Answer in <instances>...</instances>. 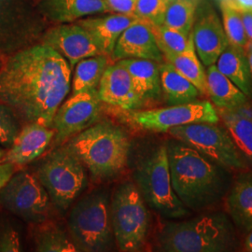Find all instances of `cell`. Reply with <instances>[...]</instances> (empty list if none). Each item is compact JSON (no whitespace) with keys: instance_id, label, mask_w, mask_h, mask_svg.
<instances>
[{"instance_id":"4dcf8cb0","label":"cell","mask_w":252,"mask_h":252,"mask_svg":"<svg viewBox=\"0 0 252 252\" xmlns=\"http://www.w3.org/2000/svg\"><path fill=\"white\" fill-rule=\"evenodd\" d=\"M150 25L162 56L166 54H181L188 49L191 37L190 34L187 36L179 30L164 25H154L152 23Z\"/></svg>"},{"instance_id":"f6af8a7d","label":"cell","mask_w":252,"mask_h":252,"mask_svg":"<svg viewBox=\"0 0 252 252\" xmlns=\"http://www.w3.org/2000/svg\"><path fill=\"white\" fill-rule=\"evenodd\" d=\"M1 149H3V147H0V150H1Z\"/></svg>"},{"instance_id":"7c38bea8","label":"cell","mask_w":252,"mask_h":252,"mask_svg":"<svg viewBox=\"0 0 252 252\" xmlns=\"http://www.w3.org/2000/svg\"><path fill=\"white\" fill-rule=\"evenodd\" d=\"M126 122L145 131L164 133L176 126L196 123H220L216 107L207 100L168 106L166 108L125 111Z\"/></svg>"},{"instance_id":"8d00e7d4","label":"cell","mask_w":252,"mask_h":252,"mask_svg":"<svg viewBox=\"0 0 252 252\" xmlns=\"http://www.w3.org/2000/svg\"><path fill=\"white\" fill-rule=\"evenodd\" d=\"M17 171V166L10 162H0V189H2Z\"/></svg>"},{"instance_id":"b9f144b4","label":"cell","mask_w":252,"mask_h":252,"mask_svg":"<svg viewBox=\"0 0 252 252\" xmlns=\"http://www.w3.org/2000/svg\"><path fill=\"white\" fill-rule=\"evenodd\" d=\"M216 1L219 3L220 7H221V6H229V7H233V8H235V9H239L235 0H216Z\"/></svg>"},{"instance_id":"4fadbf2b","label":"cell","mask_w":252,"mask_h":252,"mask_svg":"<svg viewBox=\"0 0 252 252\" xmlns=\"http://www.w3.org/2000/svg\"><path fill=\"white\" fill-rule=\"evenodd\" d=\"M102 105L97 90L75 94L63 102L53 120L54 148L94 125L99 120Z\"/></svg>"},{"instance_id":"3957f363","label":"cell","mask_w":252,"mask_h":252,"mask_svg":"<svg viewBox=\"0 0 252 252\" xmlns=\"http://www.w3.org/2000/svg\"><path fill=\"white\" fill-rule=\"evenodd\" d=\"M65 145L96 182L114 180L126 170L131 147L125 130L110 122L93 125Z\"/></svg>"},{"instance_id":"44dd1931","label":"cell","mask_w":252,"mask_h":252,"mask_svg":"<svg viewBox=\"0 0 252 252\" xmlns=\"http://www.w3.org/2000/svg\"><path fill=\"white\" fill-rule=\"evenodd\" d=\"M119 62L128 70L144 107L161 100L162 94L159 63L136 58L123 59Z\"/></svg>"},{"instance_id":"7a4b0ae2","label":"cell","mask_w":252,"mask_h":252,"mask_svg":"<svg viewBox=\"0 0 252 252\" xmlns=\"http://www.w3.org/2000/svg\"><path fill=\"white\" fill-rule=\"evenodd\" d=\"M165 146L172 186L183 205L201 209L216 202L225 185L218 164L177 139Z\"/></svg>"},{"instance_id":"7bdbcfd3","label":"cell","mask_w":252,"mask_h":252,"mask_svg":"<svg viewBox=\"0 0 252 252\" xmlns=\"http://www.w3.org/2000/svg\"><path fill=\"white\" fill-rule=\"evenodd\" d=\"M6 152H7V151H6L4 148L0 150V162H2V160H3V158H4L5 154H6Z\"/></svg>"},{"instance_id":"30bf717a","label":"cell","mask_w":252,"mask_h":252,"mask_svg":"<svg viewBox=\"0 0 252 252\" xmlns=\"http://www.w3.org/2000/svg\"><path fill=\"white\" fill-rule=\"evenodd\" d=\"M175 139L196 150L219 166L241 170L247 167L244 157L224 126L196 123L176 126L167 131Z\"/></svg>"},{"instance_id":"cb8c5ba5","label":"cell","mask_w":252,"mask_h":252,"mask_svg":"<svg viewBox=\"0 0 252 252\" xmlns=\"http://www.w3.org/2000/svg\"><path fill=\"white\" fill-rule=\"evenodd\" d=\"M228 214L234 224L248 233L252 228V175L243 176L234 182L225 201Z\"/></svg>"},{"instance_id":"d590c367","label":"cell","mask_w":252,"mask_h":252,"mask_svg":"<svg viewBox=\"0 0 252 252\" xmlns=\"http://www.w3.org/2000/svg\"><path fill=\"white\" fill-rule=\"evenodd\" d=\"M112 12L134 14L136 0H105Z\"/></svg>"},{"instance_id":"8992f818","label":"cell","mask_w":252,"mask_h":252,"mask_svg":"<svg viewBox=\"0 0 252 252\" xmlns=\"http://www.w3.org/2000/svg\"><path fill=\"white\" fill-rule=\"evenodd\" d=\"M85 166L66 146H58L38 165L35 176L54 207L65 211L87 185Z\"/></svg>"},{"instance_id":"ab89813d","label":"cell","mask_w":252,"mask_h":252,"mask_svg":"<svg viewBox=\"0 0 252 252\" xmlns=\"http://www.w3.org/2000/svg\"><path fill=\"white\" fill-rule=\"evenodd\" d=\"M246 55H247V58H248V61H249L252 76V41L250 39H249L247 46H246Z\"/></svg>"},{"instance_id":"60d3db41","label":"cell","mask_w":252,"mask_h":252,"mask_svg":"<svg viewBox=\"0 0 252 252\" xmlns=\"http://www.w3.org/2000/svg\"><path fill=\"white\" fill-rule=\"evenodd\" d=\"M245 250L246 252H252V228L248 232V235L246 237Z\"/></svg>"},{"instance_id":"484cf974","label":"cell","mask_w":252,"mask_h":252,"mask_svg":"<svg viewBox=\"0 0 252 252\" xmlns=\"http://www.w3.org/2000/svg\"><path fill=\"white\" fill-rule=\"evenodd\" d=\"M216 66L249 99H252V76L246 53L229 45L217 60Z\"/></svg>"},{"instance_id":"e0dca14e","label":"cell","mask_w":252,"mask_h":252,"mask_svg":"<svg viewBox=\"0 0 252 252\" xmlns=\"http://www.w3.org/2000/svg\"><path fill=\"white\" fill-rule=\"evenodd\" d=\"M53 127L40 123H28L22 126L12 145L7 149L3 162H10L17 167L33 162L44 153L54 140Z\"/></svg>"},{"instance_id":"d6a6232c","label":"cell","mask_w":252,"mask_h":252,"mask_svg":"<svg viewBox=\"0 0 252 252\" xmlns=\"http://www.w3.org/2000/svg\"><path fill=\"white\" fill-rule=\"evenodd\" d=\"M22 126L12 108L0 101V145L9 149L18 135Z\"/></svg>"},{"instance_id":"4316f807","label":"cell","mask_w":252,"mask_h":252,"mask_svg":"<svg viewBox=\"0 0 252 252\" xmlns=\"http://www.w3.org/2000/svg\"><path fill=\"white\" fill-rule=\"evenodd\" d=\"M31 233L36 252H77L68 231L51 220L32 224Z\"/></svg>"},{"instance_id":"9a60e30c","label":"cell","mask_w":252,"mask_h":252,"mask_svg":"<svg viewBox=\"0 0 252 252\" xmlns=\"http://www.w3.org/2000/svg\"><path fill=\"white\" fill-rule=\"evenodd\" d=\"M97 93L103 103L125 111L144 108L130 74L119 61L112 62L107 67L100 81Z\"/></svg>"},{"instance_id":"836d02e7","label":"cell","mask_w":252,"mask_h":252,"mask_svg":"<svg viewBox=\"0 0 252 252\" xmlns=\"http://www.w3.org/2000/svg\"><path fill=\"white\" fill-rule=\"evenodd\" d=\"M172 0H136L134 14L154 25H162L166 9Z\"/></svg>"},{"instance_id":"1f68e13d","label":"cell","mask_w":252,"mask_h":252,"mask_svg":"<svg viewBox=\"0 0 252 252\" xmlns=\"http://www.w3.org/2000/svg\"><path fill=\"white\" fill-rule=\"evenodd\" d=\"M220 9L223 17V28L229 45L246 53L249 37L244 27L242 11L229 6H221Z\"/></svg>"},{"instance_id":"e575fe53","label":"cell","mask_w":252,"mask_h":252,"mask_svg":"<svg viewBox=\"0 0 252 252\" xmlns=\"http://www.w3.org/2000/svg\"><path fill=\"white\" fill-rule=\"evenodd\" d=\"M23 251L18 231L8 220H0V252Z\"/></svg>"},{"instance_id":"ffe728a7","label":"cell","mask_w":252,"mask_h":252,"mask_svg":"<svg viewBox=\"0 0 252 252\" xmlns=\"http://www.w3.org/2000/svg\"><path fill=\"white\" fill-rule=\"evenodd\" d=\"M138 19L135 14L110 12L99 17L81 19L76 23L88 32L100 54L111 57L120 36Z\"/></svg>"},{"instance_id":"6da1fadb","label":"cell","mask_w":252,"mask_h":252,"mask_svg":"<svg viewBox=\"0 0 252 252\" xmlns=\"http://www.w3.org/2000/svg\"><path fill=\"white\" fill-rule=\"evenodd\" d=\"M71 67L53 48L40 42L3 59L0 67V101L7 104L22 125L53 126L54 114L71 87Z\"/></svg>"},{"instance_id":"f1b7e54d","label":"cell","mask_w":252,"mask_h":252,"mask_svg":"<svg viewBox=\"0 0 252 252\" xmlns=\"http://www.w3.org/2000/svg\"><path fill=\"white\" fill-rule=\"evenodd\" d=\"M163 60L171 63L183 77L197 88L202 95H207V72L198 59L192 36L190 37L189 47L185 52L163 55Z\"/></svg>"},{"instance_id":"603a6c76","label":"cell","mask_w":252,"mask_h":252,"mask_svg":"<svg viewBox=\"0 0 252 252\" xmlns=\"http://www.w3.org/2000/svg\"><path fill=\"white\" fill-rule=\"evenodd\" d=\"M162 97L168 106L182 105L198 100L197 88L183 77L171 63H159Z\"/></svg>"},{"instance_id":"ee69618b","label":"cell","mask_w":252,"mask_h":252,"mask_svg":"<svg viewBox=\"0 0 252 252\" xmlns=\"http://www.w3.org/2000/svg\"><path fill=\"white\" fill-rule=\"evenodd\" d=\"M3 59H4V58H3V57H2L1 55H0V67H1V64H2V62H3Z\"/></svg>"},{"instance_id":"f546056e","label":"cell","mask_w":252,"mask_h":252,"mask_svg":"<svg viewBox=\"0 0 252 252\" xmlns=\"http://www.w3.org/2000/svg\"><path fill=\"white\" fill-rule=\"evenodd\" d=\"M199 0H172L162 25L177 29L189 36L194 23Z\"/></svg>"},{"instance_id":"7402d4cb","label":"cell","mask_w":252,"mask_h":252,"mask_svg":"<svg viewBox=\"0 0 252 252\" xmlns=\"http://www.w3.org/2000/svg\"><path fill=\"white\" fill-rule=\"evenodd\" d=\"M217 111L244 159L252 163V107L250 102L235 108H217Z\"/></svg>"},{"instance_id":"f35d334b","label":"cell","mask_w":252,"mask_h":252,"mask_svg":"<svg viewBox=\"0 0 252 252\" xmlns=\"http://www.w3.org/2000/svg\"><path fill=\"white\" fill-rule=\"evenodd\" d=\"M240 11L252 12V0H235Z\"/></svg>"},{"instance_id":"ba28073f","label":"cell","mask_w":252,"mask_h":252,"mask_svg":"<svg viewBox=\"0 0 252 252\" xmlns=\"http://www.w3.org/2000/svg\"><path fill=\"white\" fill-rule=\"evenodd\" d=\"M134 180L146 204L162 216L180 219L188 215V208L172 186L165 145L159 146L137 165Z\"/></svg>"},{"instance_id":"5bb4252c","label":"cell","mask_w":252,"mask_h":252,"mask_svg":"<svg viewBox=\"0 0 252 252\" xmlns=\"http://www.w3.org/2000/svg\"><path fill=\"white\" fill-rule=\"evenodd\" d=\"M39 42L61 54L71 69L82 59L101 54L88 32L76 22L51 25Z\"/></svg>"},{"instance_id":"9c48e42d","label":"cell","mask_w":252,"mask_h":252,"mask_svg":"<svg viewBox=\"0 0 252 252\" xmlns=\"http://www.w3.org/2000/svg\"><path fill=\"white\" fill-rule=\"evenodd\" d=\"M49 27L35 0H0V55L38 43Z\"/></svg>"},{"instance_id":"2e32d148","label":"cell","mask_w":252,"mask_h":252,"mask_svg":"<svg viewBox=\"0 0 252 252\" xmlns=\"http://www.w3.org/2000/svg\"><path fill=\"white\" fill-rule=\"evenodd\" d=\"M147 59L162 63L163 56L149 22L138 19L120 36L111 55L113 62L123 59Z\"/></svg>"},{"instance_id":"ac0fdd59","label":"cell","mask_w":252,"mask_h":252,"mask_svg":"<svg viewBox=\"0 0 252 252\" xmlns=\"http://www.w3.org/2000/svg\"><path fill=\"white\" fill-rule=\"evenodd\" d=\"M191 36L196 54L206 66L215 64L229 46L224 28L213 11L199 19L191 30Z\"/></svg>"},{"instance_id":"277c9868","label":"cell","mask_w":252,"mask_h":252,"mask_svg":"<svg viewBox=\"0 0 252 252\" xmlns=\"http://www.w3.org/2000/svg\"><path fill=\"white\" fill-rule=\"evenodd\" d=\"M234 241L228 218L215 213L167 223L158 236V247L162 252H221L230 251Z\"/></svg>"},{"instance_id":"d4e9b609","label":"cell","mask_w":252,"mask_h":252,"mask_svg":"<svg viewBox=\"0 0 252 252\" xmlns=\"http://www.w3.org/2000/svg\"><path fill=\"white\" fill-rule=\"evenodd\" d=\"M207 67V95L217 108H235L249 103L248 96L218 69L216 64Z\"/></svg>"},{"instance_id":"74e56055","label":"cell","mask_w":252,"mask_h":252,"mask_svg":"<svg viewBox=\"0 0 252 252\" xmlns=\"http://www.w3.org/2000/svg\"><path fill=\"white\" fill-rule=\"evenodd\" d=\"M242 20L248 37L252 41V12H242Z\"/></svg>"},{"instance_id":"5b68a950","label":"cell","mask_w":252,"mask_h":252,"mask_svg":"<svg viewBox=\"0 0 252 252\" xmlns=\"http://www.w3.org/2000/svg\"><path fill=\"white\" fill-rule=\"evenodd\" d=\"M67 231L77 252L112 251L115 238L108 194L98 190L81 199L69 213Z\"/></svg>"},{"instance_id":"d6986e66","label":"cell","mask_w":252,"mask_h":252,"mask_svg":"<svg viewBox=\"0 0 252 252\" xmlns=\"http://www.w3.org/2000/svg\"><path fill=\"white\" fill-rule=\"evenodd\" d=\"M49 25L75 23L83 17L112 12L105 0H35Z\"/></svg>"},{"instance_id":"8fae6325","label":"cell","mask_w":252,"mask_h":252,"mask_svg":"<svg viewBox=\"0 0 252 252\" xmlns=\"http://www.w3.org/2000/svg\"><path fill=\"white\" fill-rule=\"evenodd\" d=\"M0 207L32 225L50 220L54 205L35 174L23 170L0 189Z\"/></svg>"},{"instance_id":"52a82bcc","label":"cell","mask_w":252,"mask_h":252,"mask_svg":"<svg viewBox=\"0 0 252 252\" xmlns=\"http://www.w3.org/2000/svg\"><path fill=\"white\" fill-rule=\"evenodd\" d=\"M110 220L121 252H139L144 247L151 217L135 182L126 181L115 189L110 202Z\"/></svg>"},{"instance_id":"83f0119b","label":"cell","mask_w":252,"mask_h":252,"mask_svg":"<svg viewBox=\"0 0 252 252\" xmlns=\"http://www.w3.org/2000/svg\"><path fill=\"white\" fill-rule=\"evenodd\" d=\"M112 62L111 57L106 54H97L81 60L75 65L72 94L97 90L103 74Z\"/></svg>"}]
</instances>
